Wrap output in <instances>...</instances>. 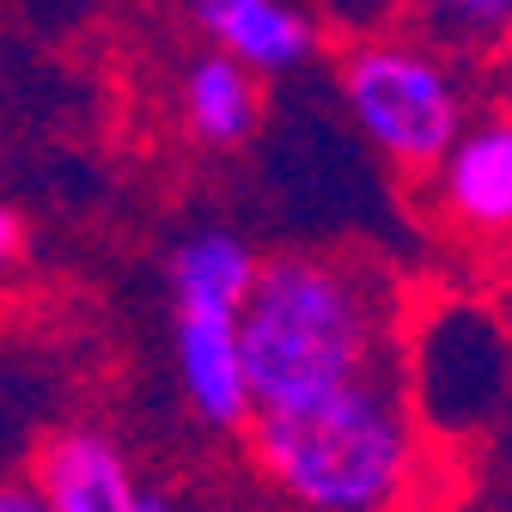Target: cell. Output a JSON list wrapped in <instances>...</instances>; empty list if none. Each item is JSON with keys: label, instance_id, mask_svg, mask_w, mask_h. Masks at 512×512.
I'll use <instances>...</instances> for the list:
<instances>
[{"label": "cell", "instance_id": "9a60e30c", "mask_svg": "<svg viewBox=\"0 0 512 512\" xmlns=\"http://www.w3.org/2000/svg\"><path fill=\"white\" fill-rule=\"evenodd\" d=\"M141 512H171V506H165V500H147V494H141Z\"/></svg>", "mask_w": 512, "mask_h": 512}, {"label": "cell", "instance_id": "8992f818", "mask_svg": "<svg viewBox=\"0 0 512 512\" xmlns=\"http://www.w3.org/2000/svg\"><path fill=\"white\" fill-rule=\"evenodd\" d=\"M427 171H433V189H439V208L452 214L458 232L500 238L512 226V122L500 110L470 116L458 128V141Z\"/></svg>", "mask_w": 512, "mask_h": 512}, {"label": "cell", "instance_id": "7c38bea8", "mask_svg": "<svg viewBox=\"0 0 512 512\" xmlns=\"http://www.w3.org/2000/svg\"><path fill=\"white\" fill-rule=\"evenodd\" d=\"M330 25L348 37H372V31H391L403 19V0H324Z\"/></svg>", "mask_w": 512, "mask_h": 512}, {"label": "cell", "instance_id": "30bf717a", "mask_svg": "<svg viewBox=\"0 0 512 512\" xmlns=\"http://www.w3.org/2000/svg\"><path fill=\"white\" fill-rule=\"evenodd\" d=\"M403 31L427 37L452 61L500 55L512 31V0H403Z\"/></svg>", "mask_w": 512, "mask_h": 512}, {"label": "cell", "instance_id": "5b68a950", "mask_svg": "<svg viewBox=\"0 0 512 512\" xmlns=\"http://www.w3.org/2000/svg\"><path fill=\"white\" fill-rule=\"evenodd\" d=\"M171 348L183 397L196 403L208 427H244L250 421V384L238 360V305L232 299H177Z\"/></svg>", "mask_w": 512, "mask_h": 512}, {"label": "cell", "instance_id": "52a82bcc", "mask_svg": "<svg viewBox=\"0 0 512 512\" xmlns=\"http://www.w3.org/2000/svg\"><path fill=\"white\" fill-rule=\"evenodd\" d=\"M189 19L208 49H226L250 74H293L324 43L299 0H189Z\"/></svg>", "mask_w": 512, "mask_h": 512}, {"label": "cell", "instance_id": "5bb4252c", "mask_svg": "<svg viewBox=\"0 0 512 512\" xmlns=\"http://www.w3.org/2000/svg\"><path fill=\"white\" fill-rule=\"evenodd\" d=\"M0 512H43V500H37V488L7 482V488H0Z\"/></svg>", "mask_w": 512, "mask_h": 512}, {"label": "cell", "instance_id": "4fadbf2b", "mask_svg": "<svg viewBox=\"0 0 512 512\" xmlns=\"http://www.w3.org/2000/svg\"><path fill=\"white\" fill-rule=\"evenodd\" d=\"M25 256V220L0 202V275H13V263Z\"/></svg>", "mask_w": 512, "mask_h": 512}, {"label": "cell", "instance_id": "6da1fadb", "mask_svg": "<svg viewBox=\"0 0 512 512\" xmlns=\"http://www.w3.org/2000/svg\"><path fill=\"white\" fill-rule=\"evenodd\" d=\"M238 360L250 409H293L384 366L378 287L317 250L256 263L238 305Z\"/></svg>", "mask_w": 512, "mask_h": 512}, {"label": "cell", "instance_id": "3957f363", "mask_svg": "<svg viewBox=\"0 0 512 512\" xmlns=\"http://www.w3.org/2000/svg\"><path fill=\"white\" fill-rule=\"evenodd\" d=\"M336 92L366 147H378L403 171H427L470 122L464 68L415 31L348 37L336 61Z\"/></svg>", "mask_w": 512, "mask_h": 512}, {"label": "cell", "instance_id": "277c9868", "mask_svg": "<svg viewBox=\"0 0 512 512\" xmlns=\"http://www.w3.org/2000/svg\"><path fill=\"white\" fill-rule=\"evenodd\" d=\"M415 403L427 421L470 433L500 403V330L482 305H445L433 324H421V366Z\"/></svg>", "mask_w": 512, "mask_h": 512}, {"label": "cell", "instance_id": "ba28073f", "mask_svg": "<svg viewBox=\"0 0 512 512\" xmlns=\"http://www.w3.org/2000/svg\"><path fill=\"white\" fill-rule=\"evenodd\" d=\"M31 488H37L43 512H141V488L128 476L122 452L92 427L49 433L37 452Z\"/></svg>", "mask_w": 512, "mask_h": 512}, {"label": "cell", "instance_id": "8fae6325", "mask_svg": "<svg viewBox=\"0 0 512 512\" xmlns=\"http://www.w3.org/2000/svg\"><path fill=\"white\" fill-rule=\"evenodd\" d=\"M250 275H256V256L226 226H202L171 250V299H232V305H244Z\"/></svg>", "mask_w": 512, "mask_h": 512}, {"label": "cell", "instance_id": "9c48e42d", "mask_svg": "<svg viewBox=\"0 0 512 512\" xmlns=\"http://www.w3.org/2000/svg\"><path fill=\"white\" fill-rule=\"evenodd\" d=\"M183 122L202 147H244L263 122V74H250L244 61H232L226 49H202L183 68Z\"/></svg>", "mask_w": 512, "mask_h": 512}, {"label": "cell", "instance_id": "7a4b0ae2", "mask_svg": "<svg viewBox=\"0 0 512 512\" xmlns=\"http://www.w3.org/2000/svg\"><path fill=\"white\" fill-rule=\"evenodd\" d=\"M244 427L263 476L305 512H391L415 482V415L384 366L293 409H250Z\"/></svg>", "mask_w": 512, "mask_h": 512}]
</instances>
